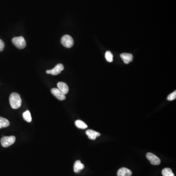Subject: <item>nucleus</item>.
Returning <instances> with one entry per match:
<instances>
[{
    "mask_svg": "<svg viewBox=\"0 0 176 176\" xmlns=\"http://www.w3.org/2000/svg\"><path fill=\"white\" fill-rule=\"evenodd\" d=\"M9 103L13 109H17L21 107L22 99L19 94L16 93H12L9 97Z\"/></svg>",
    "mask_w": 176,
    "mask_h": 176,
    "instance_id": "obj_1",
    "label": "nucleus"
},
{
    "mask_svg": "<svg viewBox=\"0 0 176 176\" xmlns=\"http://www.w3.org/2000/svg\"><path fill=\"white\" fill-rule=\"evenodd\" d=\"M13 45L19 49H24L26 46V40L23 36L16 37L12 39Z\"/></svg>",
    "mask_w": 176,
    "mask_h": 176,
    "instance_id": "obj_2",
    "label": "nucleus"
},
{
    "mask_svg": "<svg viewBox=\"0 0 176 176\" xmlns=\"http://www.w3.org/2000/svg\"><path fill=\"white\" fill-rule=\"evenodd\" d=\"M61 42L63 46L67 48H71L74 45L72 38L69 35H65L61 39Z\"/></svg>",
    "mask_w": 176,
    "mask_h": 176,
    "instance_id": "obj_3",
    "label": "nucleus"
},
{
    "mask_svg": "<svg viewBox=\"0 0 176 176\" xmlns=\"http://www.w3.org/2000/svg\"><path fill=\"white\" fill-rule=\"evenodd\" d=\"M16 138L13 136H4L1 139V143L2 146L4 147H8L15 142Z\"/></svg>",
    "mask_w": 176,
    "mask_h": 176,
    "instance_id": "obj_4",
    "label": "nucleus"
},
{
    "mask_svg": "<svg viewBox=\"0 0 176 176\" xmlns=\"http://www.w3.org/2000/svg\"><path fill=\"white\" fill-rule=\"evenodd\" d=\"M64 69V67L62 64H58L54 67L53 69L50 70H47L46 73L48 74H50L53 75H59L61 72Z\"/></svg>",
    "mask_w": 176,
    "mask_h": 176,
    "instance_id": "obj_5",
    "label": "nucleus"
},
{
    "mask_svg": "<svg viewBox=\"0 0 176 176\" xmlns=\"http://www.w3.org/2000/svg\"><path fill=\"white\" fill-rule=\"evenodd\" d=\"M146 158L152 165H158L161 163V161L160 158H158V157L152 153H147L146 154Z\"/></svg>",
    "mask_w": 176,
    "mask_h": 176,
    "instance_id": "obj_6",
    "label": "nucleus"
},
{
    "mask_svg": "<svg viewBox=\"0 0 176 176\" xmlns=\"http://www.w3.org/2000/svg\"><path fill=\"white\" fill-rule=\"evenodd\" d=\"M51 92L53 95H54L55 98H56L58 100H64L66 99V96L63 94L58 88H53L51 90Z\"/></svg>",
    "mask_w": 176,
    "mask_h": 176,
    "instance_id": "obj_7",
    "label": "nucleus"
},
{
    "mask_svg": "<svg viewBox=\"0 0 176 176\" xmlns=\"http://www.w3.org/2000/svg\"><path fill=\"white\" fill-rule=\"evenodd\" d=\"M117 175V176H131L132 172L127 168L122 167L118 170Z\"/></svg>",
    "mask_w": 176,
    "mask_h": 176,
    "instance_id": "obj_8",
    "label": "nucleus"
},
{
    "mask_svg": "<svg viewBox=\"0 0 176 176\" xmlns=\"http://www.w3.org/2000/svg\"><path fill=\"white\" fill-rule=\"evenodd\" d=\"M57 87H58V89L65 95L68 93L69 88L67 84L65 83L59 82L57 83Z\"/></svg>",
    "mask_w": 176,
    "mask_h": 176,
    "instance_id": "obj_9",
    "label": "nucleus"
},
{
    "mask_svg": "<svg viewBox=\"0 0 176 176\" xmlns=\"http://www.w3.org/2000/svg\"><path fill=\"white\" fill-rule=\"evenodd\" d=\"M120 57L123 60L125 64H129L133 60V56L132 54L130 53H123L120 54Z\"/></svg>",
    "mask_w": 176,
    "mask_h": 176,
    "instance_id": "obj_10",
    "label": "nucleus"
},
{
    "mask_svg": "<svg viewBox=\"0 0 176 176\" xmlns=\"http://www.w3.org/2000/svg\"><path fill=\"white\" fill-rule=\"evenodd\" d=\"M86 135L88 136V138L92 140H94L96 138L100 136L101 134L99 132L95 131L93 130H88L86 132Z\"/></svg>",
    "mask_w": 176,
    "mask_h": 176,
    "instance_id": "obj_11",
    "label": "nucleus"
},
{
    "mask_svg": "<svg viewBox=\"0 0 176 176\" xmlns=\"http://www.w3.org/2000/svg\"><path fill=\"white\" fill-rule=\"evenodd\" d=\"M84 168V165L81 163L80 161H77L75 162L73 166V170L75 172L79 173Z\"/></svg>",
    "mask_w": 176,
    "mask_h": 176,
    "instance_id": "obj_12",
    "label": "nucleus"
},
{
    "mask_svg": "<svg viewBox=\"0 0 176 176\" xmlns=\"http://www.w3.org/2000/svg\"><path fill=\"white\" fill-rule=\"evenodd\" d=\"M9 121L6 118L0 117V129L7 127L9 126Z\"/></svg>",
    "mask_w": 176,
    "mask_h": 176,
    "instance_id": "obj_13",
    "label": "nucleus"
},
{
    "mask_svg": "<svg viewBox=\"0 0 176 176\" xmlns=\"http://www.w3.org/2000/svg\"><path fill=\"white\" fill-rule=\"evenodd\" d=\"M75 124L76 125L78 128L82 129H85L88 127L87 125L85 123V122L80 120H77L75 122Z\"/></svg>",
    "mask_w": 176,
    "mask_h": 176,
    "instance_id": "obj_14",
    "label": "nucleus"
},
{
    "mask_svg": "<svg viewBox=\"0 0 176 176\" xmlns=\"http://www.w3.org/2000/svg\"><path fill=\"white\" fill-rule=\"evenodd\" d=\"M162 176H175L172 170L169 168H165L162 170Z\"/></svg>",
    "mask_w": 176,
    "mask_h": 176,
    "instance_id": "obj_15",
    "label": "nucleus"
},
{
    "mask_svg": "<svg viewBox=\"0 0 176 176\" xmlns=\"http://www.w3.org/2000/svg\"><path fill=\"white\" fill-rule=\"evenodd\" d=\"M23 117L24 119L27 122H30L32 120L31 114L29 110H26V112H24L23 114Z\"/></svg>",
    "mask_w": 176,
    "mask_h": 176,
    "instance_id": "obj_16",
    "label": "nucleus"
},
{
    "mask_svg": "<svg viewBox=\"0 0 176 176\" xmlns=\"http://www.w3.org/2000/svg\"><path fill=\"white\" fill-rule=\"evenodd\" d=\"M105 58L108 62H112L113 61V55L110 51H107L106 53Z\"/></svg>",
    "mask_w": 176,
    "mask_h": 176,
    "instance_id": "obj_17",
    "label": "nucleus"
},
{
    "mask_svg": "<svg viewBox=\"0 0 176 176\" xmlns=\"http://www.w3.org/2000/svg\"><path fill=\"white\" fill-rule=\"evenodd\" d=\"M176 98V91L173 92L171 94H170L167 97V100L169 101H172V100H175Z\"/></svg>",
    "mask_w": 176,
    "mask_h": 176,
    "instance_id": "obj_18",
    "label": "nucleus"
},
{
    "mask_svg": "<svg viewBox=\"0 0 176 176\" xmlns=\"http://www.w3.org/2000/svg\"><path fill=\"white\" fill-rule=\"evenodd\" d=\"M5 46V45L4 41L0 39V52H2L4 50Z\"/></svg>",
    "mask_w": 176,
    "mask_h": 176,
    "instance_id": "obj_19",
    "label": "nucleus"
}]
</instances>
